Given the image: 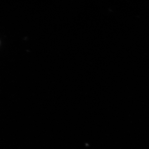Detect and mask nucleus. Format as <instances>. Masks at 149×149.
<instances>
[]
</instances>
